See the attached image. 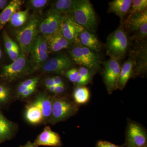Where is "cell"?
Returning a JSON list of instances; mask_svg holds the SVG:
<instances>
[{"label": "cell", "mask_w": 147, "mask_h": 147, "mask_svg": "<svg viewBox=\"0 0 147 147\" xmlns=\"http://www.w3.org/2000/svg\"><path fill=\"white\" fill-rule=\"evenodd\" d=\"M127 34L123 21L121 20L118 28L107 38L106 49L108 56L119 61L125 57L129 46Z\"/></svg>", "instance_id": "cell-1"}, {"label": "cell", "mask_w": 147, "mask_h": 147, "mask_svg": "<svg viewBox=\"0 0 147 147\" xmlns=\"http://www.w3.org/2000/svg\"><path fill=\"white\" fill-rule=\"evenodd\" d=\"M76 23L85 29L95 32L97 27L96 14L90 1L78 0L76 5L68 13Z\"/></svg>", "instance_id": "cell-2"}, {"label": "cell", "mask_w": 147, "mask_h": 147, "mask_svg": "<svg viewBox=\"0 0 147 147\" xmlns=\"http://www.w3.org/2000/svg\"><path fill=\"white\" fill-rule=\"evenodd\" d=\"M40 18L32 15L21 29L17 31L16 38L20 45L22 53L26 55L30 52L38 35Z\"/></svg>", "instance_id": "cell-3"}, {"label": "cell", "mask_w": 147, "mask_h": 147, "mask_svg": "<svg viewBox=\"0 0 147 147\" xmlns=\"http://www.w3.org/2000/svg\"><path fill=\"white\" fill-rule=\"evenodd\" d=\"M74 63L96 72L100 69V59L98 55L87 47L77 44L69 51Z\"/></svg>", "instance_id": "cell-4"}, {"label": "cell", "mask_w": 147, "mask_h": 147, "mask_svg": "<svg viewBox=\"0 0 147 147\" xmlns=\"http://www.w3.org/2000/svg\"><path fill=\"white\" fill-rule=\"evenodd\" d=\"M125 28L129 34H133L131 38L137 41L143 40L147 36V10L129 14L124 22Z\"/></svg>", "instance_id": "cell-5"}, {"label": "cell", "mask_w": 147, "mask_h": 147, "mask_svg": "<svg viewBox=\"0 0 147 147\" xmlns=\"http://www.w3.org/2000/svg\"><path fill=\"white\" fill-rule=\"evenodd\" d=\"M76 104L64 97L52 98V112L50 121L54 124L66 119L76 114Z\"/></svg>", "instance_id": "cell-6"}, {"label": "cell", "mask_w": 147, "mask_h": 147, "mask_svg": "<svg viewBox=\"0 0 147 147\" xmlns=\"http://www.w3.org/2000/svg\"><path fill=\"white\" fill-rule=\"evenodd\" d=\"M125 147H147V135L145 129L138 123L129 121L127 127Z\"/></svg>", "instance_id": "cell-7"}, {"label": "cell", "mask_w": 147, "mask_h": 147, "mask_svg": "<svg viewBox=\"0 0 147 147\" xmlns=\"http://www.w3.org/2000/svg\"><path fill=\"white\" fill-rule=\"evenodd\" d=\"M103 82L106 86L108 93L111 94L117 89L118 82L121 70L119 61L110 58L104 64Z\"/></svg>", "instance_id": "cell-8"}, {"label": "cell", "mask_w": 147, "mask_h": 147, "mask_svg": "<svg viewBox=\"0 0 147 147\" xmlns=\"http://www.w3.org/2000/svg\"><path fill=\"white\" fill-rule=\"evenodd\" d=\"M59 30L62 34L72 44H79V35L85 28L76 23L68 14H62Z\"/></svg>", "instance_id": "cell-9"}, {"label": "cell", "mask_w": 147, "mask_h": 147, "mask_svg": "<svg viewBox=\"0 0 147 147\" xmlns=\"http://www.w3.org/2000/svg\"><path fill=\"white\" fill-rule=\"evenodd\" d=\"M29 67L26 55L22 53L16 61L3 67L2 77L9 81L15 80L26 74Z\"/></svg>", "instance_id": "cell-10"}, {"label": "cell", "mask_w": 147, "mask_h": 147, "mask_svg": "<svg viewBox=\"0 0 147 147\" xmlns=\"http://www.w3.org/2000/svg\"><path fill=\"white\" fill-rule=\"evenodd\" d=\"M30 53L33 67L41 66L48 57L49 47L47 38L42 34L38 35Z\"/></svg>", "instance_id": "cell-11"}, {"label": "cell", "mask_w": 147, "mask_h": 147, "mask_svg": "<svg viewBox=\"0 0 147 147\" xmlns=\"http://www.w3.org/2000/svg\"><path fill=\"white\" fill-rule=\"evenodd\" d=\"M74 64L71 58L62 55L48 60L41 67L44 72L62 74L69 69Z\"/></svg>", "instance_id": "cell-12"}, {"label": "cell", "mask_w": 147, "mask_h": 147, "mask_svg": "<svg viewBox=\"0 0 147 147\" xmlns=\"http://www.w3.org/2000/svg\"><path fill=\"white\" fill-rule=\"evenodd\" d=\"M34 144L37 147L39 146L60 147L62 145L59 135L53 131L49 126L45 127L43 131L37 137Z\"/></svg>", "instance_id": "cell-13"}, {"label": "cell", "mask_w": 147, "mask_h": 147, "mask_svg": "<svg viewBox=\"0 0 147 147\" xmlns=\"http://www.w3.org/2000/svg\"><path fill=\"white\" fill-rule=\"evenodd\" d=\"M135 63L134 51L129 57L121 68L117 84V89L122 90L126 86L129 79L133 76V70Z\"/></svg>", "instance_id": "cell-14"}, {"label": "cell", "mask_w": 147, "mask_h": 147, "mask_svg": "<svg viewBox=\"0 0 147 147\" xmlns=\"http://www.w3.org/2000/svg\"><path fill=\"white\" fill-rule=\"evenodd\" d=\"M79 44L89 49L94 53L100 52L101 44L94 33L84 29L79 35Z\"/></svg>", "instance_id": "cell-15"}, {"label": "cell", "mask_w": 147, "mask_h": 147, "mask_svg": "<svg viewBox=\"0 0 147 147\" xmlns=\"http://www.w3.org/2000/svg\"><path fill=\"white\" fill-rule=\"evenodd\" d=\"M49 49L53 52H58L71 47V42L62 34L59 29L55 33L47 38Z\"/></svg>", "instance_id": "cell-16"}, {"label": "cell", "mask_w": 147, "mask_h": 147, "mask_svg": "<svg viewBox=\"0 0 147 147\" xmlns=\"http://www.w3.org/2000/svg\"><path fill=\"white\" fill-rule=\"evenodd\" d=\"M132 0H114L109 3L108 13H113L123 21L128 14L131 7Z\"/></svg>", "instance_id": "cell-17"}, {"label": "cell", "mask_w": 147, "mask_h": 147, "mask_svg": "<svg viewBox=\"0 0 147 147\" xmlns=\"http://www.w3.org/2000/svg\"><path fill=\"white\" fill-rule=\"evenodd\" d=\"M34 102L41 110L43 120H50L52 112V98L45 94H40Z\"/></svg>", "instance_id": "cell-18"}, {"label": "cell", "mask_w": 147, "mask_h": 147, "mask_svg": "<svg viewBox=\"0 0 147 147\" xmlns=\"http://www.w3.org/2000/svg\"><path fill=\"white\" fill-rule=\"evenodd\" d=\"M23 2L20 0H13L4 9L0 14V30L10 21L11 16L20 8Z\"/></svg>", "instance_id": "cell-19"}, {"label": "cell", "mask_w": 147, "mask_h": 147, "mask_svg": "<svg viewBox=\"0 0 147 147\" xmlns=\"http://www.w3.org/2000/svg\"><path fill=\"white\" fill-rule=\"evenodd\" d=\"M25 117L29 123L33 124L40 123L43 120L41 110L34 102L27 106Z\"/></svg>", "instance_id": "cell-20"}, {"label": "cell", "mask_w": 147, "mask_h": 147, "mask_svg": "<svg viewBox=\"0 0 147 147\" xmlns=\"http://www.w3.org/2000/svg\"><path fill=\"white\" fill-rule=\"evenodd\" d=\"M14 126L0 112V144L9 140L13 134Z\"/></svg>", "instance_id": "cell-21"}, {"label": "cell", "mask_w": 147, "mask_h": 147, "mask_svg": "<svg viewBox=\"0 0 147 147\" xmlns=\"http://www.w3.org/2000/svg\"><path fill=\"white\" fill-rule=\"evenodd\" d=\"M62 15V14L49 11L47 18L48 26V36L47 38L55 33L59 28Z\"/></svg>", "instance_id": "cell-22"}, {"label": "cell", "mask_w": 147, "mask_h": 147, "mask_svg": "<svg viewBox=\"0 0 147 147\" xmlns=\"http://www.w3.org/2000/svg\"><path fill=\"white\" fill-rule=\"evenodd\" d=\"M73 97L76 104H84L87 103L90 98L89 90L86 87L78 86L73 92Z\"/></svg>", "instance_id": "cell-23"}, {"label": "cell", "mask_w": 147, "mask_h": 147, "mask_svg": "<svg viewBox=\"0 0 147 147\" xmlns=\"http://www.w3.org/2000/svg\"><path fill=\"white\" fill-rule=\"evenodd\" d=\"M29 9L26 10L16 11L11 16L10 23L11 26L15 28L23 26L29 19Z\"/></svg>", "instance_id": "cell-24"}, {"label": "cell", "mask_w": 147, "mask_h": 147, "mask_svg": "<svg viewBox=\"0 0 147 147\" xmlns=\"http://www.w3.org/2000/svg\"><path fill=\"white\" fill-rule=\"evenodd\" d=\"M147 0H132L129 13L132 14L146 10Z\"/></svg>", "instance_id": "cell-25"}, {"label": "cell", "mask_w": 147, "mask_h": 147, "mask_svg": "<svg viewBox=\"0 0 147 147\" xmlns=\"http://www.w3.org/2000/svg\"><path fill=\"white\" fill-rule=\"evenodd\" d=\"M78 0H62V14H68L75 6Z\"/></svg>", "instance_id": "cell-26"}, {"label": "cell", "mask_w": 147, "mask_h": 147, "mask_svg": "<svg viewBox=\"0 0 147 147\" xmlns=\"http://www.w3.org/2000/svg\"><path fill=\"white\" fill-rule=\"evenodd\" d=\"M78 70L79 75L82 76L84 79H86L89 82L91 81L94 74L95 73L94 71L84 67H80Z\"/></svg>", "instance_id": "cell-27"}, {"label": "cell", "mask_w": 147, "mask_h": 147, "mask_svg": "<svg viewBox=\"0 0 147 147\" xmlns=\"http://www.w3.org/2000/svg\"><path fill=\"white\" fill-rule=\"evenodd\" d=\"M10 91L7 87L0 85V103H4L9 100Z\"/></svg>", "instance_id": "cell-28"}, {"label": "cell", "mask_w": 147, "mask_h": 147, "mask_svg": "<svg viewBox=\"0 0 147 147\" xmlns=\"http://www.w3.org/2000/svg\"><path fill=\"white\" fill-rule=\"evenodd\" d=\"M48 2L47 0H31L28 1L29 5L37 10L43 8Z\"/></svg>", "instance_id": "cell-29"}, {"label": "cell", "mask_w": 147, "mask_h": 147, "mask_svg": "<svg viewBox=\"0 0 147 147\" xmlns=\"http://www.w3.org/2000/svg\"><path fill=\"white\" fill-rule=\"evenodd\" d=\"M66 76L70 82L76 83V79L79 75V70L76 68H71L66 71Z\"/></svg>", "instance_id": "cell-30"}, {"label": "cell", "mask_w": 147, "mask_h": 147, "mask_svg": "<svg viewBox=\"0 0 147 147\" xmlns=\"http://www.w3.org/2000/svg\"><path fill=\"white\" fill-rule=\"evenodd\" d=\"M38 32L47 38L48 33V22L47 18L40 23L38 27Z\"/></svg>", "instance_id": "cell-31"}, {"label": "cell", "mask_w": 147, "mask_h": 147, "mask_svg": "<svg viewBox=\"0 0 147 147\" xmlns=\"http://www.w3.org/2000/svg\"><path fill=\"white\" fill-rule=\"evenodd\" d=\"M3 39L6 51L11 50L17 45L5 32L3 34Z\"/></svg>", "instance_id": "cell-32"}, {"label": "cell", "mask_w": 147, "mask_h": 147, "mask_svg": "<svg viewBox=\"0 0 147 147\" xmlns=\"http://www.w3.org/2000/svg\"><path fill=\"white\" fill-rule=\"evenodd\" d=\"M20 49L18 45H17L11 50L6 51L11 59L13 61H16L20 56Z\"/></svg>", "instance_id": "cell-33"}, {"label": "cell", "mask_w": 147, "mask_h": 147, "mask_svg": "<svg viewBox=\"0 0 147 147\" xmlns=\"http://www.w3.org/2000/svg\"><path fill=\"white\" fill-rule=\"evenodd\" d=\"M124 144L122 146H118L110 142L105 141H99L97 142L96 147H124Z\"/></svg>", "instance_id": "cell-34"}, {"label": "cell", "mask_w": 147, "mask_h": 147, "mask_svg": "<svg viewBox=\"0 0 147 147\" xmlns=\"http://www.w3.org/2000/svg\"><path fill=\"white\" fill-rule=\"evenodd\" d=\"M38 82V78L36 77V78L28 79V80L22 82L21 84L25 86L30 88L33 86H36Z\"/></svg>", "instance_id": "cell-35"}, {"label": "cell", "mask_w": 147, "mask_h": 147, "mask_svg": "<svg viewBox=\"0 0 147 147\" xmlns=\"http://www.w3.org/2000/svg\"><path fill=\"white\" fill-rule=\"evenodd\" d=\"M89 83L90 82L88 80L84 79L82 76H80L79 74V76L77 77L76 82V84L78 86H83Z\"/></svg>", "instance_id": "cell-36"}, {"label": "cell", "mask_w": 147, "mask_h": 147, "mask_svg": "<svg viewBox=\"0 0 147 147\" xmlns=\"http://www.w3.org/2000/svg\"><path fill=\"white\" fill-rule=\"evenodd\" d=\"M36 86H33L31 87L22 93L20 95L21 96V97L23 98L28 97L30 95L32 94L35 91L36 89Z\"/></svg>", "instance_id": "cell-37"}, {"label": "cell", "mask_w": 147, "mask_h": 147, "mask_svg": "<svg viewBox=\"0 0 147 147\" xmlns=\"http://www.w3.org/2000/svg\"><path fill=\"white\" fill-rule=\"evenodd\" d=\"M65 90V87L63 85H59V86H56L55 90L54 93L57 94H59L63 92Z\"/></svg>", "instance_id": "cell-38"}, {"label": "cell", "mask_w": 147, "mask_h": 147, "mask_svg": "<svg viewBox=\"0 0 147 147\" xmlns=\"http://www.w3.org/2000/svg\"><path fill=\"white\" fill-rule=\"evenodd\" d=\"M45 86L47 88L52 86H55L53 78H48L45 79Z\"/></svg>", "instance_id": "cell-39"}, {"label": "cell", "mask_w": 147, "mask_h": 147, "mask_svg": "<svg viewBox=\"0 0 147 147\" xmlns=\"http://www.w3.org/2000/svg\"><path fill=\"white\" fill-rule=\"evenodd\" d=\"M54 83L55 86H59V85H63L62 79L59 76H55L53 77Z\"/></svg>", "instance_id": "cell-40"}, {"label": "cell", "mask_w": 147, "mask_h": 147, "mask_svg": "<svg viewBox=\"0 0 147 147\" xmlns=\"http://www.w3.org/2000/svg\"><path fill=\"white\" fill-rule=\"evenodd\" d=\"M30 88L29 87L25 86L22 85V84H20L19 86H18V89H17L18 94L21 95L22 93L24 92V91Z\"/></svg>", "instance_id": "cell-41"}, {"label": "cell", "mask_w": 147, "mask_h": 147, "mask_svg": "<svg viewBox=\"0 0 147 147\" xmlns=\"http://www.w3.org/2000/svg\"><path fill=\"white\" fill-rule=\"evenodd\" d=\"M8 1L0 0V9H4L8 4Z\"/></svg>", "instance_id": "cell-42"}, {"label": "cell", "mask_w": 147, "mask_h": 147, "mask_svg": "<svg viewBox=\"0 0 147 147\" xmlns=\"http://www.w3.org/2000/svg\"><path fill=\"white\" fill-rule=\"evenodd\" d=\"M20 147H37L34 143H32L30 142H28L26 144L21 146Z\"/></svg>", "instance_id": "cell-43"}, {"label": "cell", "mask_w": 147, "mask_h": 147, "mask_svg": "<svg viewBox=\"0 0 147 147\" xmlns=\"http://www.w3.org/2000/svg\"><path fill=\"white\" fill-rule=\"evenodd\" d=\"M55 88H56V86H52L49 87L48 88V90H49V91L52 92H54L55 90Z\"/></svg>", "instance_id": "cell-44"}, {"label": "cell", "mask_w": 147, "mask_h": 147, "mask_svg": "<svg viewBox=\"0 0 147 147\" xmlns=\"http://www.w3.org/2000/svg\"><path fill=\"white\" fill-rule=\"evenodd\" d=\"M2 57V52L1 50V48H0V59H1Z\"/></svg>", "instance_id": "cell-45"}, {"label": "cell", "mask_w": 147, "mask_h": 147, "mask_svg": "<svg viewBox=\"0 0 147 147\" xmlns=\"http://www.w3.org/2000/svg\"></svg>", "instance_id": "cell-46"}]
</instances>
